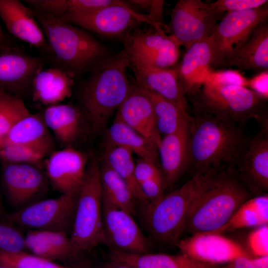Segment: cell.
I'll list each match as a JSON object with an SVG mask.
<instances>
[{
	"instance_id": "19",
	"label": "cell",
	"mask_w": 268,
	"mask_h": 268,
	"mask_svg": "<svg viewBox=\"0 0 268 268\" xmlns=\"http://www.w3.org/2000/svg\"><path fill=\"white\" fill-rule=\"evenodd\" d=\"M236 165L237 177L249 192L259 195L268 191V123L261 125Z\"/></svg>"
},
{
	"instance_id": "41",
	"label": "cell",
	"mask_w": 268,
	"mask_h": 268,
	"mask_svg": "<svg viewBox=\"0 0 268 268\" xmlns=\"http://www.w3.org/2000/svg\"><path fill=\"white\" fill-rule=\"evenodd\" d=\"M268 1L267 0H217L209 3L215 11L226 13L259 8L268 3Z\"/></svg>"
},
{
	"instance_id": "43",
	"label": "cell",
	"mask_w": 268,
	"mask_h": 268,
	"mask_svg": "<svg viewBox=\"0 0 268 268\" xmlns=\"http://www.w3.org/2000/svg\"><path fill=\"white\" fill-rule=\"evenodd\" d=\"M248 249L255 257L268 256V226L257 227L248 235Z\"/></svg>"
},
{
	"instance_id": "21",
	"label": "cell",
	"mask_w": 268,
	"mask_h": 268,
	"mask_svg": "<svg viewBox=\"0 0 268 268\" xmlns=\"http://www.w3.org/2000/svg\"><path fill=\"white\" fill-rule=\"evenodd\" d=\"M0 17L13 36L48 53L44 32L32 9L19 0H0Z\"/></svg>"
},
{
	"instance_id": "37",
	"label": "cell",
	"mask_w": 268,
	"mask_h": 268,
	"mask_svg": "<svg viewBox=\"0 0 268 268\" xmlns=\"http://www.w3.org/2000/svg\"><path fill=\"white\" fill-rule=\"evenodd\" d=\"M29 113L24 99L0 90V148L11 127Z\"/></svg>"
},
{
	"instance_id": "11",
	"label": "cell",
	"mask_w": 268,
	"mask_h": 268,
	"mask_svg": "<svg viewBox=\"0 0 268 268\" xmlns=\"http://www.w3.org/2000/svg\"><path fill=\"white\" fill-rule=\"evenodd\" d=\"M225 13L213 10L201 0H179L171 13L167 29L180 46L186 49L191 45L209 37Z\"/></svg>"
},
{
	"instance_id": "22",
	"label": "cell",
	"mask_w": 268,
	"mask_h": 268,
	"mask_svg": "<svg viewBox=\"0 0 268 268\" xmlns=\"http://www.w3.org/2000/svg\"><path fill=\"white\" fill-rule=\"evenodd\" d=\"M213 53L210 37L197 42L186 49L177 67L178 78L185 95L193 96L201 89L213 70Z\"/></svg>"
},
{
	"instance_id": "30",
	"label": "cell",
	"mask_w": 268,
	"mask_h": 268,
	"mask_svg": "<svg viewBox=\"0 0 268 268\" xmlns=\"http://www.w3.org/2000/svg\"><path fill=\"white\" fill-rule=\"evenodd\" d=\"M106 136L107 142L126 147L140 158L160 164L157 146L117 117Z\"/></svg>"
},
{
	"instance_id": "10",
	"label": "cell",
	"mask_w": 268,
	"mask_h": 268,
	"mask_svg": "<svg viewBox=\"0 0 268 268\" xmlns=\"http://www.w3.org/2000/svg\"><path fill=\"white\" fill-rule=\"evenodd\" d=\"M77 196L62 194L54 198L36 201L7 214L5 219L33 230L70 233Z\"/></svg>"
},
{
	"instance_id": "5",
	"label": "cell",
	"mask_w": 268,
	"mask_h": 268,
	"mask_svg": "<svg viewBox=\"0 0 268 268\" xmlns=\"http://www.w3.org/2000/svg\"><path fill=\"white\" fill-rule=\"evenodd\" d=\"M196 114L213 116L238 126L251 118L268 121L266 100L245 86L222 85L205 81L192 96Z\"/></svg>"
},
{
	"instance_id": "33",
	"label": "cell",
	"mask_w": 268,
	"mask_h": 268,
	"mask_svg": "<svg viewBox=\"0 0 268 268\" xmlns=\"http://www.w3.org/2000/svg\"><path fill=\"white\" fill-rule=\"evenodd\" d=\"M100 176L102 198L132 215L135 214L137 201L127 184L102 159Z\"/></svg>"
},
{
	"instance_id": "27",
	"label": "cell",
	"mask_w": 268,
	"mask_h": 268,
	"mask_svg": "<svg viewBox=\"0 0 268 268\" xmlns=\"http://www.w3.org/2000/svg\"><path fill=\"white\" fill-rule=\"evenodd\" d=\"M44 121L58 141L66 147L77 139L83 114L71 104H56L46 107L42 113Z\"/></svg>"
},
{
	"instance_id": "32",
	"label": "cell",
	"mask_w": 268,
	"mask_h": 268,
	"mask_svg": "<svg viewBox=\"0 0 268 268\" xmlns=\"http://www.w3.org/2000/svg\"><path fill=\"white\" fill-rule=\"evenodd\" d=\"M140 88L151 102L156 126L160 134L174 133L189 124L191 116L187 112L157 93Z\"/></svg>"
},
{
	"instance_id": "29",
	"label": "cell",
	"mask_w": 268,
	"mask_h": 268,
	"mask_svg": "<svg viewBox=\"0 0 268 268\" xmlns=\"http://www.w3.org/2000/svg\"><path fill=\"white\" fill-rule=\"evenodd\" d=\"M232 66L239 69L254 71L268 70V20L255 28L247 43L226 67Z\"/></svg>"
},
{
	"instance_id": "36",
	"label": "cell",
	"mask_w": 268,
	"mask_h": 268,
	"mask_svg": "<svg viewBox=\"0 0 268 268\" xmlns=\"http://www.w3.org/2000/svg\"><path fill=\"white\" fill-rule=\"evenodd\" d=\"M135 176L147 204L164 195L166 184L159 164L139 158L135 162Z\"/></svg>"
},
{
	"instance_id": "16",
	"label": "cell",
	"mask_w": 268,
	"mask_h": 268,
	"mask_svg": "<svg viewBox=\"0 0 268 268\" xmlns=\"http://www.w3.org/2000/svg\"><path fill=\"white\" fill-rule=\"evenodd\" d=\"M89 156L71 146L54 151L44 162L52 187L62 194L78 195L84 178Z\"/></svg>"
},
{
	"instance_id": "31",
	"label": "cell",
	"mask_w": 268,
	"mask_h": 268,
	"mask_svg": "<svg viewBox=\"0 0 268 268\" xmlns=\"http://www.w3.org/2000/svg\"><path fill=\"white\" fill-rule=\"evenodd\" d=\"M268 223V194L249 198L235 211L228 222L213 232L223 234L236 229L258 227Z\"/></svg>"
},
{
	"instance_id": "49",
	"label": "cell",
	"mask_w": 268,
	"mask_h": 268,
	"mask_svg": "<svg viewBox=\"0 0 268 268\" xmlns=\"http://www.w3.org/2000/svg\"><path fill=\"white\" fill-rule=\"evenodd\" d=\"M6 214L7 213L5 212L3 206L0 196V219H5Z\"/></svg>"
},
{
	"instance_id": "6",
	"label": "cell",
	"mask_w": 268,
	"mask_h": 268,
	"mask_svg": "<svg viewBox=\"0 0 268 268\" xmlns=\"http://www.w3.org/2000/svg\"><path fill=\"white\" fill-rule=\"evenodd\" d=\"M213 173H196L180 188L147 204L146 226L154 238L166 243L179 240L194 200Z\"/></svg>"
},
{
	"instance_id": "17",
	"label": "cell",
	"mask_w": 268,
	"mask_h": 268,
	"mask_svg": "<svg viewBox=\"0 0 268 268\" xmlns=\"http://www.w3.org/2000/svg\"><path fill=\"white\" fill-rule=\"evenodd\" d=\"M2 182L10 202L24 207L45 193L48 179L42 168L27 164L2 163Z\"/></svg>"
},
{
	"instance_id": "18",
	"label": "cell",
	"mask_w": 268,
	"mask_h": 268,
	"mask_svg": "<svg viewBox=\"0 0 268 268\" xmlns=\"http://www.w3.org/2000/svg\"><path fill=\"white\" fill-rule=\"evenodd\" d=\"M128 56L129 67L134 72L135 82L139 87L157 93L187 112L186 95L178 78L177 67L156 68L139 58Z\"/></svg>"
},
{
	"instance_id": "15",
	"label": "cell",
	"mask_w": 268,
	"mask_h": 268,
	"mask_svg": "<svg viewBox=\"0 0 268 268\" xmlns=\"http://www.w3.org/2000/svg\"><path fill=\"white\" fill-rule=\"evenodd\" d=\"M176 245L181 253L202 262L217 266L231 263L241 257H252L238 242L217 233L194 234L179 240Z\"/></svg>"
},
{
	"instance_id": "23",
	"label": "cell",
	"mask_w": 268,
	"mask_h": 268,
	"mask_svg": "<svg viewBox=\"0 0 268 268\" xmlns=\"http://www.w3.org/2000/svg\"><path fill=\"white\" fill-rule=\"evenodd\" d=\"M189 124L161 137L158 151L166 186L175 183L189 165Z\"/></svg>"
},
{
	"instance_id": "28",
	"label": "cell",
	"mask_w": 268,
	"mask_h": 268,
	"mask_svg": "<svg viewBox=\"0 0 268 268\" xmlns=\"http://www.w3.org/2000/svg\"><path fill=\"white\" fill-rule=\"evenodd\" d=\"M111 259L137 268H218V266L202 262L182 253L134 254L112 250Z\"/></svg>"
},
{
	"instance_id": "8",
	"label": "cell",
	"mask_w": 268,
	"mask_h": 268,
	"mask_svg": "<svg viewBox=\"0 0 268 268\" xmlns=\"http://www.w3.org/2000/svg\"><path fill=\"white\" fill-rule=\"evenodd\" d=\"M268 17L266 4L255 9L225 13L209 37L213 69L226 67L247 43L255 28Z\"/></svg>"
},
{
	"instance_id": "34",
	"label": "cell",
	"mask_w": 268,
	"mask_h": 268,
	"mask_svg": "<svg viewBox=\"0 0 268 268\" xmlns=\"http://www.w3.org/2000/svg\"><path fill=\"white\" fill-rule=\"evenodd\" d=\"M119 0H24L30 8L60 18L67 14H81L116 4Z\"/></svg>"
},
{
	"instance_id": "4",
	"label": "cell",
	"mask_w": 268,
	"mask_h": 268,
	"mask_svg": "<svg viewBox=\"0 0 268 268\" xmlns=\"http://www.w3.org/2000/svg\"><path fill=\"white\" fill-rule=\"evenodd\" d=\"M250 197L232 169L213 173L194 200L184 231L193 235L218 230Z\"/></svg>"
},
{
	"instance_id": "46",
	"label": "cell",
	"mask_w": 268,
	"mask_h": 268,
	"mask_svg": "<svg viewBox=\"0 0 268 268\" xmlns=\"http://www.w3.org/2000/svg\"><path fill=\"white\" fill-rule=\"evenodd\" d=\"M251 258L241 257L236 259L231 263L232 268H253L251 262Z\"/></svg>"
},
{
	"instance_id": "3",
	"label": "cell",
	"mask_w": 268,
	"mask_h": 268,
	"mask_svg": "<svg viewBox=\"0 0 268 268\" xmlns=\"http://www.w3.org/2000/svg\"><path fill=\"white\" fill-rule=\"evenodd\" d=\"M129 64L128 56L123 49L107 59L79 84V107L93 132L103 131L128 95L132 86L127 76Z\"/></svg>"
},
{
	"instance_id": "52",
	"label": "cell",
	"mask_w": 268,
	"mask_h": 268,
	"mask_svg": "<svg viewBox=\"0 0 268 268\" xmlns=\"http://www.w3.org/2000/svg\"><path fill=\"white\" fill-rule=\"evenodd\" d=\"M0 47H1V46H0Z\"/></svg>"
},
{
	"instance_id": "42",
	"label": "cell",
	"mask_w": 268,
	"mask_h": 268,
	"mask_svg": "<svg viewBox=\"0 0 268 268\" xmlns=\"http://www.w3.org/2000/svg\"><path fill=\"white\" fill-rule=\"evenodd\" d=\"M205 81L222 85H235L247 87L248 78L239 70H212Z\"/></svg>"
},
{
	"instance_id": "14",
	"label": "cell",
	"mask_w": 268,
	"mask_h": 268,
	"mask_svg": "<svg viewBox=\"0 0 268 268\" xmlns=\"http://www.w3.org/2000/svg\"><path fill=\"white\" fill-rule=\"evenodd\" d=\"M102 209L107 245L122 252H147V240L131 214L103 198Z\"/></svg>"
},
{
	"instance_id": "38",
	"label": "cell",
	"mask_w": 268,
	"mask_h": 268,
	"mask_svg": "<svg viewBox=\"0 0 268 268\" xmlns=\"http://www.w3.org/2000/svg\"><path fill=\"white\" fill-rule=\"evenodd\" d=\"M0 264L8 268H71L24 251H0Z\"/></svg>"
},
{
	"instance_id": "2",
	"label": "cell",
	"mask_w": 268,
	"mask_h": 268,
	"mask_svg": "<svg viewBox=\"0 0 268 268\" xmlns=\"http://www.w3.org/2000/svg\"><path fill=\"white\" fill-rule=\"evenodd\" d=\"M31 9L46 37L53 67L75 79L90 73L112 56L108 48L91 32Z\"/></svg>"
},
{
	"instance_id": "20",
	"label": "cell",
	"mask_w": 268,
	"mask_h": 268,
	"mask_svg": "<svg viewBox=\"0 0 268 268\" xmlns=\"http://www.w3.org/2000/svg\"><path fill=\"white\" fill-rule=\"evenodd\" d=\"M116 117L155 144L161 137L155 124L153 107L148 96L135 82L117 110Z\"/></svg>"
},
{
	"instance_id": "47",
	"label": "cell",
	"mask_w": 268,
	"mask_h": 268,
	"mask_svg": "<svg viewBox=\"0 0 268 268\" xmlns=\"http://www.w3.org/2000/svg\"><path fill=\"white\" fill-rule=\"evenodd\" d=\"M251 262L253 268H268V256L252 257Z\"/></svg>"
},
{
	"instance_id": "25",
	"label": "cell",
	"mask_w": 268,
	"mask_h": 268,
	"mask_svg": "<svg viewBox=\"0 0 268 268\" xmlns=\"http://www.w3.org/2000/svg\"><path fill=\"white\" fill-rule=\"evenodd\" d=\"M25 241L26 249L33 255L53 262L72 261L82 253L64 233L30 230L25 236Z\"/></svg>"
},
{
	"instance_id": "45",
	"label": "cell",
	"mask_w": 268,
	"mask_h": 268,
	"mask_svg": "<svg viewBox=\"0 0 268 268\" xmlns=\"http://www.w3.org/2000/svg\"><path fill=\"white\" fill-rule=\"evenodd\" d=\"M247 87L268 100V70L260 71L251 78H248Z\"/></svg>"
},
{
	"instance_id": "48",
	"label": "cell",
	"mask_w": 268,
	"mask_h": 268,
	"mask_svg": "<svg viewBox=\"0 0 268 268\" xmlns=\"http://www.w3.org/2000/svg\"><path fill=\"white\" fill-rule=\"evenodd\" d=\"M106 268H137L133 266L126 264V263L111 260V261L107 264L106 266Z\"/></svg>"
},
{
	"instance_id": "51",
	"label": "cell",
	"mask_w": 268,
	"mask_h": 268,
	"mask_svg": "<svg viewBox=\"0 0 268 268\" xmlns=\"http://www.w3.org/2000/svg\"><path fill=\"white\" fill-rule=\"evenodd\" d=\"M0 268H8L3 265L0 264Z\"/></svg>"
},
{
	"instance_id": "40",
	"label": "cell",
	"mask_w": 268,
	"mask_h": 268,
	"mask_svg": "<svg viewBox=\"0 0 268 268\" xmlns=\"http://www.w3.org/2000/svg\"><path fill=\"white\" fill-rule=\"evenodd\" d=\"M12 223L0 219V251L8 252L24 251L25 236Z\"/></svg>"
},
{
	"instance_id": "39",
	"label": "cell",
	"mask_w": 268,
	"mask_h": 268,
	"mask_svg": "<svg viewBox=\"0 0 268 268\" xmlns=\"http://www.w3.org/2000/svg\"><path fill=\"white\" fill-rule=\"evenodd\" d=\"M44 157L37 151L23 146L7 144L0 148L2 163L32 164L42 168Z\"/></svg>"
},
{
	"instance_id": "1",
	"label": "cell",
	"mask_w": 268,
	"mask_h": 268,
	"mask_svg": "<svg viewBox=\"0 0 268 268\" xmlns=\"http://www.w3.org/2000/svg\"><path fill=\"white\" fill-rule=\"evenodd\" d=\"M189 134V165L196 173L232 169L249 142L240 126L204 114L191 116Z\"/></svg>"
},
{
	"instance_id": "44",
	"label": "cell",
	"mask_w": 268,
	"mask_h": 268,
	"mask_svg": "<svg viewBox=\"0 0 268 268\" xmlns=\"http://www.w3.org/2000/svg\"><path fill=\"white\" fill-rule=\"evenodd\" d=\"M131 3L138 6L141 8L146 9L149 12L150 17L156 23L166 27L163 23V7L164 1L159 0H133Z\"/></svg>"
},
{
	"instance_id": "9",
	"label": "cell",
	"mask_w": 268,
	"mask_h": 268,
	"mask_svg": "<svg viewBox=\"0 0 268 268\" xmlns=\"http://www.w3.org/2000/svg\"><path fill=\"white\" fill-rule=\"evenodd\" d=\"M59 18L91 33L110 37L124 38L136 29L140 22L147 23L157 31L161 30V27H164L155 22L149 15L135 12L122 0L91 12L67 14Z\"/></svg>"
},
{
	"instance_id": "12",
	"label": "cell",
	"mask_w": 268,
	"mask_h": 268,
	"mask_svg": "<svg viewBox=\"0 0 268 268\" xmlns=\"http://www.w3.org/2000/svg\"><path fill=\"white\" fill-rule=\"evenodd\" d=\"M45 63L17 47H0V90L24 99L31 94L34 78Z\"/></svg>"
},
{
	"instance_id": "50",
	"label": "cell",
	"mask_w": 268,
	"mask_h": 268,
	"mask_svg": "<svg viewBox=\"0 0 268 268\" xmlns=\"http://www.w3.org/2000/svg\"><path fill=\"white\" fill-rule=\"evenodd\" d=\"M4 39V35L3 30L1 27L0 24V46H4L3 41Z\"/></svg>"
},
{
	"instance_id": "13",
	"label": "cell",
	"mask_w": 268,
	"mask_h": 268,
	"mask_svg": "<svg viewBox=\"0 0 268 268\" xmlns=\"http://www.w3.org/2000/svg\"><path fill=\"white\" fill-rule=\"evenodd\" d=\"M128 55L139 58L159 68L173 67L180 56V44L164 30L152 32L137 28L123 38Z\"/></svg>"
},
{
	"instance_id": "35",
	"label": "cell",
	"mask_w": 268,
	"mask_h": 268,
	"mask_svg": "<svg viewBox=\"0 0 268 268\" xmlns=\"http://www.w3.org/2000/svg\"><path fill=\"white\" fill-rule=\"evenodd\" d=\"M133 153L126 147L107 142L102 160L126 182L136 201L146 202L135 179Z\"/></svg>"
},
{
	"instance_id": "24",
	"label": "cell",
	"mask_w": 268,
	"mask_h": 268,
	"mask_svg": "<svg viewBox=\"0 0 268 268\" xmlns=\"http://www.w3.org/2000/svg\"><path fill=\"white\" fill-rule=\"evenodd\" d=\"M7 144L30 148L44 157L53 152L54 139L44 121L42 113H30L18 121L8 132L1 147Z\"/></svg>"
},
{
	"instance_id": "7",
	"label": "cell",
	"mask_w": 268,
	"mask_h": 268,
	"mask_svg": "<svg viewBox=\"0 0 268 268\" xmlns=\"http://www.w3.org/2000/svg\"><path fill=\"white\" fill-rule=\"evenodd\" d=\"M70 238L81 253L106 244L103 219L100 160L89 156L83 183L77 195Z\"/></svg>"
},
{
	"instance_id": "26",
	"label": "cell",
	"mask_w": 268,
	"mask_h": 268,
	"mask_svg": "<svg viewBox=\"0 0 268 268\" xmlns=\"http://www.w3.org/2000/svg\"><path fill=\"white\" fill-rule=\"evenodd\" d=\"M74 82L71 76L58 67L43 68L33 81L32 101L46 106L58 104L71 96Z\"/></svg>"
}]
</instances>
